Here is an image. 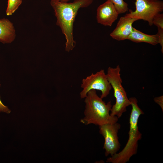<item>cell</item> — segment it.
Instances as JSON below:
<instances>
[{"label": "cell", "instance_id": "2", "mask_svg": "<svg viewBox=\"0 0 163 163\" xmlns=\"http://www.w3.org/2000/svg\"><path fill=\"white\" fill-rule=\"evenodd\" d=\"M85 98V116L80 120L82 123L86 125L93 124L100 126L117 122L118 118L110 113L112 106L111 102L106 104L98 95L96 90L89 91Z\"/></svg>", "mask_w": 163, "mask_h": 163}, {"label": "cell", "instance_id": "13", "mask_svg": "<svg viewBox=\"0 0 163 163\" xmlns=\"http://www.w3.org/2000/svg\"><path fill=\"white\" fill-rule=\"evenodd\" d=\"M22 3V0H8L6 12L8 16L12 15L18 8Z\"/></svg>", "mask_w": 163, "mask_h": 163}, {"label": "cell", "instance_id": "3", "mask_svg": "<svg viewBox=\"0 0 163 163\" xmlns=\"http://www.w3.org/2000/svg\"><path fill=\"white\" fill-rule=\"evenodd\" d=\"M129 100L132 108L129 118L130 126L128 141L120 152L107 159V162L126 163L137 152L138 142L142 137V134L139 129L138 120L140 116L144 114V113L139 107L136 98L131 97Z\"/></svg>", "mask_w": 163, "mask_h": 163}, {"label": "cell", "instance_id": "8", "mask_svg": "<svg viewBox=\"0 0 163 163\" xmlns=\"http://www.w3.org/2000/svg\"><path fill=\"white\" fill-rule=\"evenodd\" d=\"M119 14L113 4L107 0L98 7L96 19L98 23L110 27L117 19Z\"/></svg>", "mask_w": 163, "mask_h": 163}, {"label": "cell", "instance_id": "1", "mask_svg": "<svg viewBox=\"0 0 163 163\" xmlns=\"http://www.w3.org/2000/svg\"><path fill=\"white\" fill-rule=\"evenodd\" d=\"M93 0H75L73 2H62L51 0L50 5L57 18L56 25L60 28L66 41L65 50L69 52L76 45L74 39L73 26L78 10L90 5Z\"/></svg>", "mask_w": 163, "mask_h": 163}, {"label": "cell", "instance_id": "12", "mask_svg": "<svg viewBox=\"0 0 163 163\" xmlns=\"http://www.w3.org/2000/svg\"><path fill=\"white\" fill-rule=\"evenodd\" d=\"M114 5L119 14L125 13L128 11V5L123 0H110Z\"/></svg>", "mask_w": 163, "mask_h": 163}, {"label": "cell", "instance_id": "15", "mask_svg": "<svg viewBox=\"0 0 163 163\" xmlns=\"http://www.w3.org/2000/svg\"><path fill=\"white\" fill-rule=\"evenodd\" d=\"M158 31L157 34L158 36V43L160 45L161 47V51L163 53V29L158 28Z\"/></svg>", "mask_w": 163, "mask_h": 163}, {"label": "cell", "instance_id": "10", "mask_svg": "<svg viewBox=\"0 0 163 163\" xmlns=\"http://www.w3.org/2000/svg\"><path fill=\"white\" fill-rule=\"evenodd\" d=\"M16 32L13 24L8 19H0V41L10 43L15 38Z\"/></svg>", "mask_w": 163, "mask_h": 163}, {"label": "cell", "instance_id": "4", "mask_svg": "<svg viewBox=\"0 0 163 163\" xmlns=\"http://www.w3.org/2000/svg\"><path fill=\"white\" fill-rule=\"evenodd\" d=\"M120 68L119 65L115 68L109 67L106 74L108 80L114 91L116 99L115 104L112 106L110 115L120 118L126 111L127 107L130 105L126 92L122 85L121 77Z\"/></svg>", "mask_w": 163, "mask_h": 163}, {"label": "cell", "instance_id": "14", "mask_svg": "<svg viewBox=\"0 0 163 163\" xmlns=\"http://www.w3.org/2000/svg\"><path fill=\"white\" fill-rule=\"evenodd\" d=\"M152 24L158 28L163 29V14L160 13L155 15L153 19Z\"/></svg>", "mask_w": 163, "mask_h": 163}, {"label": "cell", "instance_id": "6", "mask_svg": "<svg viewBox=\"0 0 163 163\" xmlns=\"http://www.w3.org/2000/svg\"><path fill=\"white\" fill-rule=\"evenodd\" d=\"M81 87L83 89L80 94L82 99L85 98L88 92L92 89L101 91L100 97L103 99L109 94L112 88L104 69H101L95 74L92 73L90 75L83 79Z\"/></svg>", "mask_w": 163, "mask_h": 163}, {"label": "cell", "instance_id": "17", "mask_svg": "<svg viewBox=\"0 0 163 163\" xmlns=\"http://www.w3.org/2000/svg\"><path fill=\"white\" fill-rule=\"evenodd\" d=\"M11 111V110L8 108L7 106L5 105L2 103L0 97V112H3L7 113H9Z\"/></svg>", "mask_w": 163, "mask_h": 163}, {"label": "cell", "instance_id": "16", "mask_svg": "<svg viewBox=\"0 0 163 163\" xmlns=\"http://www.w3.org/2000/svg\"><path fill=\"white\" fill-rule=\"evenodd\" d=\"M154 102L158 104L163 111V95L155 97Z\"/></svg>", "mask_w": 163, "mask_h": 163}, {"label": "cell", "instance_id": "9", "mask_svg": "<svg viewBox=\"0 0 163 163\" xmlns=\"http://www.w3.org/2000/svg\"><path fill=\"white\" fill-rule=\"evenodd\" d=\"M137 20L126 15L121 17L116 28L110 33V36L118 41L128 39L132 31L133 23Z\"/></svg>", "mask_w": 163, "mask_h": 163}, {"label": "cell", "instance_id": "5", "mask_svg": "<svg viewBox=\"0 0 163 163\" xmlns=\"http://www.w3.org/2000/svg\"><path fill=\"white\" fill-rule=\"evenodd\" d=\"M136 9L129 10L126 15L138 20H143L153 25L152 20L155 15L163 11V2L160 0H136Z\"/></svg>", "mask_w": 163, "mask_h": 163}, {"label": "cell", "instance_id": "11", "mask_svg": "<svg viewBox=\"0 0 163 163\" xmlns=\"http://www.w3.org/2000/svg\"><path fill=\"white\" fill-rule=\"evenodd\" d=\"M128 39L135 43L145 42L153 45L158 43V36L157 34L152 35L147 34L133 27L132 32Z\"/></svg>", "mask_w": 163, "mask_h": 163}, {"label": "cell", "instance_id": "18", "mask_svg": "<svg viewBox=\"0 0 163 163\" xmlns=\"http://www.w3.org/2000/svg\"><path fill=\"white\" fill-rule=\"evenodd\" d=\"M56 1H58L62 2H67L70 0H53Z\"/></svg>", "mask_w": 163, "mask_h": 163}, {"label": "cell", "instance_id": "7", "mask_svg": "<svg viewBox=\"0 0 163 163\" xmlns=\"http://www.w3.org/2000/svg\"><path fill=\"white\" fill-rule=\"evenodd\" d=\"M121 125L117 122L113 124H107L99 126V133L104 137L103 149L105 155L112 156L117 153L120 147L118 133Z\"/></svg>", "mask_w": 163, "mask_h": 163}]
</instances>
